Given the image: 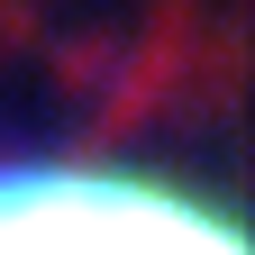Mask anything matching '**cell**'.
Wrapping results in <instances>:
<instances>
[{
	"mask_svg": "<svg viewBox=\"0 0 255 255\" xmlns=\"http://www.w3.org/2000/svg\"><path fill=\"white\" fill-rule=\"evenodd\" d=\"M0 255H246L201 191L110 164H0Z\"/></svg>",
	"mask_w": 255,
	"mask_h": 255,
	"instance_id": "6da1fadb",
	"label": "cell"
}]
</instances>
